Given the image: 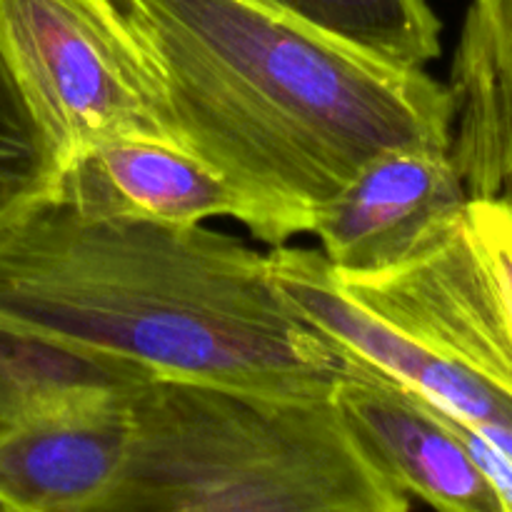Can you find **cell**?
I'll list each match as a JSON object with an SVG mask.
<instances>
[{
    "instance_id": "cell-1",
    "label": "cell",
    "mask_w": 512,
    "mask_h": 512,
    "mask_svg": "<svg viewBox=\"0 0 512 512\" xmlns=\"http://www.w3.org/2000/svg\"><path fill=\"white\" fill-rule=\"evenodd\" d=\"M158 68L173 143L253 208L270 245L395 150H450V98L265 0H115Z\"/></svg>"
},
{
    "instance_id": "cell-2",
    "label": "cell",
    "mask_w": 512,
    "mask_h": 512,
    "mask_svg": "<svg viewBox=\"0 0 512 512\" xmlns=\"http://www.w3.org/2000/svg\"><path fill=\"white\" fill-rule=\"evenodd\" d=\"M0 328L155 378L278 395L335 393L353 370L243 240L58 198L0 225Z\"/></svg>"
},
{
    "instance_id": "cell-3",
    "label": "cell",
    "mask_w": 512,
    "mask_h": 512,
    "mask_svg": "<svg viewBox=\"0 0 512 512\" xmlns=\"http://www.w3.org/2000/svg\"><path fill=\"white\" fill-rule=\"evenodd\" d=\"M128 408L123 463L85 512H410L335 393L148 378Z\"/></svg>"
},
{
    "instance_id": "cell-4",
    "label": "cell",
    "mask_w": 512,
    "mask_h": 512,
    "mask_svg": "<svg viewBox=\"0 0 512 512\" xmlns=\"http://www.w3.org/2000/svg\"><path fill=\"white\" fill-rule=\"evenodd\" d=\"M0 53L60 173L108 140L175 145L158 68L115 0H0Z\"/></svg>"
},
{
    "instance_id": "cell-5",
    "label": "cell",
    "mask_w": 512,
    "mask_h": 512,
    "mask_svg": "<svg viewBox=\"0 0 512 512\" xmlns=\"http://www.w3.org/2000/svg\"><path fill=\"white\" fill-rule=\"evenodd\" d=\"M335 280L375 318L512 400L510 210L468 200L403 265L375 275L335 273Z\"/></svg>"
},
{
    "instance_id": "cell-6",
    "label": "cell",
    "mask_w": 512,
    "mask_h": 512,
    "mask_svg": "<svg viewBox=\"0 0 512 512\" xmlns=\"http://www.w3.org/2000/svg\"><path fill=\"white\" fill-rule=\"evenodd\" d=\"M465 203L450 150H395L370 160L320 210L313 233L335 273L375 275L413 258Z\"/></svg>"
},
{
    "instance_id": "cell-7",
    "label": "cell",
    "mask_w": 512,
    "mask_h": 512,
    "mask_svg": "<svg viewBox=\"0 0 512 512\" xmlns=\"http://www.w3.org/2000/svg\"><path fill=\"white\" fill-rule=\"evenodd\" d=\"M335 400L355 438L408 498L435 512H505L463 440L423 400L358 363L338 383Z\"/></svg>"
},
{
    "instance_id": "cell-8",
    "label": "cell",
    "mask_w": 512,
    "mask_h": 512,
    "mask_svg": "<svg viewBox=\"0 0 512 512\" xmlns=\"http://www.w3.org/2000/svg\"><path fill=\"white\" fill-rule=\"evenodd\" d=\"M130 390L3 430L0 503L13 512H85L98 503L128 448Z\"/></svg>"
},
{
    "instance_id": "cell-9",
    "label": "cell",
    "mask_w": 512,
    "mask_h": 512,
    "mask_svg": "<svg viewBox=\"0 0 512 512\" xmlns=\"http://www.w3.org/2000/svg\"><path fill=\"white\" fill-rule=\"evenodd\" d=\"M55 198L83 215L198 225L233 218L253 230L255 213L223 178L183 148L155 140H108L70 160Z\"/></svg>"
},
{
    "instance_id": "cell-10",
    "label": "cell",
    "mask_w": 512,
    "mask_h": 512,
    "mask_svg": "<svg viewBox=\"0 0 512 512\" xmlns=\"http://www.w3.org/2000/svg\"><path fill=\"white\" fill-rule=\"evenodd\" d=\"M445 88L465 195L512 213V0H470Z\"/></svg>"
},
{
    "instance_id": "cell-11",
    "label": "cell",
    "mask_w": 512,
    "mask_h": 512,
    "mask_svg": "<svg viewBox=\"0 0 512 512\" xmlns=\"http://www.w3.org/2000/svg\"><path fill=\"white\" fill-rule=\"evenodd\" d=\"M145 378L155 375L0 328V433L80 400L125 393Z\"/></svg>"
},
{
    "instance_id": "cell-12",
    "label": "cell",
    "mask_w": 512,
    "mask_h": 512,
    "mask_svg": "<svg viewBox=\"0 0 512 512\" xmlns=\"http://www.w3.org/2000/svg\"><path fill=\"white\" fill-rule=\"evenodd\" d=\"M335 38L405 68L440 55L443 25L430 0H265Z\"/></svg>"
},
{
    "instance_id": "cell-13",
    "label": "cell",
    "mask_w": 512,
    "mask_h": 512,
    "mask_svg": "<svg viewBox=\"0 0 512 512\" xmlns=\"http://www.w3.org/2000/svg\"><path fill=\"white\" fill-rule=\"evenodd\" d=\"M60 163L0 53V225L55 198Z\"/></svg>"
},
{
    "instance_id": "cell-14",
    "label": "cell",
    "mask_w": 512,
    "mask_h": 512,
    "mask_svg": "<svg viewBox=\"0 0 512 512\" xmlns=\"http://www.w3.org/2000/svg\"><path fill=\"white\" fill-rule=\"evenodd\" d=\"M435 415H440V413H435ZM440 418H443L445 423H448V428L453 430L460 440H463V445L468 448V453L473 455L475 463H478L480 468H483V473L488 475L490 483H493V488L498 490L500 500H503L505 512H512V460L505 458L498 448H493L488 440H483L478 433H473V430L465 428V425L455 423V420L445 418V415H440Z\"/></svg>"
},
{
    "instance_id": "cell-15",
    "label": "cell",
    "mask_w": 512,
    "mask_h": 512,
    "mask_svg": "<svg viewBox=\"0 0 512 512\" xmlns=\"http://www.w3.org/2000/svg\"><path fill=\"white\" fill-rule=\"evenodd\" d=\"M0 512H13V510H10V508H5V505L0 503Z\"/></svg>"
}]
</instances>
